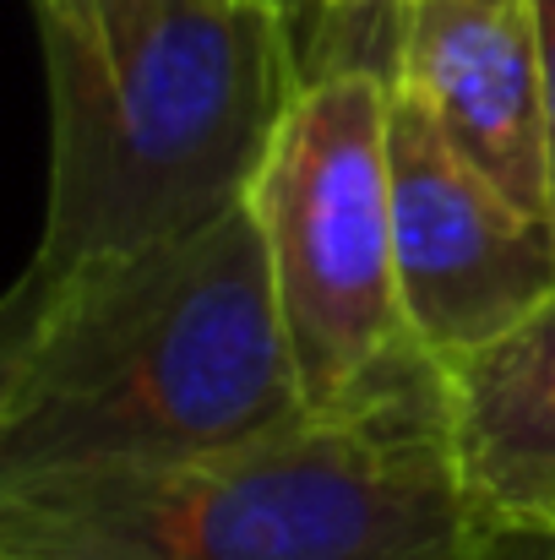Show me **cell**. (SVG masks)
<instances>
[{
	"label": "cell",
	"mask_w": 555,
	"mask_h": 560,
	"mask_svg": "<svg viewBox=\"0 0 555 560\" xmlns=\"http://www.w3.org/2000/svg\"><path fill=\"white\" fill-rule=\"evenodd\" d=\"M49 77V278L190 240L251 201L305 82L278 0H33Z\"/></svg>",
	"instance_id": "6da1fadb"
},
{
	"label": "cell",
	"mask_w": 555,
	"mask_h": 560,
	"mask_svg": "<svg viewBox=\"0 0 555 560\" xmlns=\"http://www.w3.org/2000/svg\"><path fill=\"white\" fill-rule=\"evenodd\" d=\"M300 413L311 408L267 256L240 207L190 240L49 278L0 402V495L66 474L196 463Z\"/></svg>",
	"instance_id": "7a4b0ae2"
},
{
	"label": "cell",
	"mask_w": 555,
	"mask_h": 560,
	"mask_svg": "<svg viewBox=\"0 0 555 560\" xmlns=\"http://www.w3.org/2000/svg\"><path fill=\"white\" fill-rule=\"evenodd\" d=\"M474 534L436 360L196 463L0 495L5 550L88 560H469Z\"/></svg>",
	"instance_id": "3957f363"
},
{
	"label": "cell",
	"mask_w": 555,
	"mask_h": 560,
	"mask_svg": "<svg viewBox=\"0 0 555 560\" xmlns=\"http://www.w3.org/2000/svg\"><path fill=\"white\" fill-rule=\"evenodd\" d=\"M386 115L392 77L375 66L305 77L245 201L305 408H344L430 360L397 294Z\"/></svg>",
	"instance_id": "277c9868"
},
{
	"label": "cell",
	"mask_w": 555,
	"mask_h": 560,
	"mask_svg": "<svg viewBox=\"0 0 555 560\" xmlns=\"http://www.w3.org/2000/svg\"><path fill=\"white\" fill-rule=\"evenodd\" d=\"M386 164L403 322L436 365L485 349L555 294V229L518 212L397 88Z\"/></svg>",
	"instance_id": "5b68a950"
},
{
	"label": "cell",
	"mask_w": 555,
	"mask_h": 560,
	"mask_svg": "<svg viewBox=\"0 0 555 560\" xmlns=\"http://www.w3.org/2000/svg\"><path fill=\"white\" fill-rule=\"evenodd\" d=\"M392 88L518 212L551 223V131L523 0H414L392 44Z\"/></svg>",
	"instance_id": "8992f818"
},
{
	"label": "cell",
	"mask_w": 555,
	"mask_h": 560,
	"mask_svg": "<svg viewBox=\"0 0 555 560\" xmlns=\"http://www.w3.org/2000/svg\"><path fill=\"white\" fill-rule=\"evenodd\" d=\"M458 485L479 523H555V294L436 365Z\"/></svg>",
	"instance_id": "52a82bcc"
},
{
	"label": "cell",
	"mask_w": 555,
	"mask_h": 560,
	"mask_svg": "<svg viewBox=\"0 0 555 560\" xmlns=\"http://www.w3.org/2000/svg\"><path fill=\"white\" fill-rule=\"evenodd\" d=\"M44 300H49V278L38 267H27L5 294H0V402H5V386L22 365L33 332H38V316H44Z\"/></svg>",
	"instance_id": "ba28073f"
},
{
	"label": "cell",
	"mask_w": 555,
	"mask_h": 560,
	"mask_svg": "<svg viewBox=\"0 0 555 560\" xmlns=\"http://www.w3.org/2000/svg\"><path fill=\"white\" fill-rule=\"evenodd\" d=\"M289 16L311 11L322 27H366L370 38H381L386 49L397 44V22L414 0H278Z\"/></svg>",
	"instance_id": "9c48e42d"
},
{
	"label": "cell",
	"mask_w": 555,
	"mask_h": 560,
	"mask_svg": "<svg viewBox=\"0 0 555 560\" xmlns=\"http://www.w3.org/2000/svg\"><path fill=\"white\" fill-rule=\"evenodd\" d=\"M469 560H555V523H479Z\"/></svg>",
	"instance_id": "30bf717a"
},
{
	"label": "cell",
	"mask_w": 555,
	"mask_h": 560,
	"mask_svg": "<svg viewBox=\"0 0 555 560\" xmlns=\"http://www.w3.org/2000/svg\"><path fill=\"white\" fill-rule=\"evenodd\" d=\"M540 49V88H545V131H551V218H555V0H523Z\"/></svg>",
	"instance_id": "8fae6325"
},
{
	"label": "cell",
	"mask_w": 555,
	"mask_h": 560,
	"mask_svg": "<svg viewBox=\"0 0 555 560\" xmlns=\"http://www.w3.org/2000/svg\"><path fill=\"white\" fill-rule=\"evenodd\" d=\"M0 560H88V556H44V550H5L0 545Z\"/></svg>",
	"instance_id": "7c38bea8"
}]
</instances>
